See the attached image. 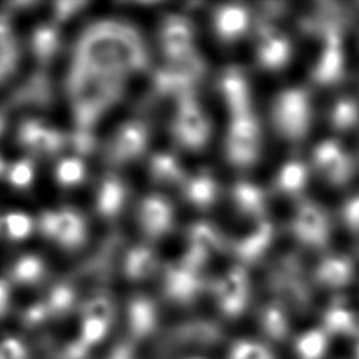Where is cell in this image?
<instances>
[{
  "instance_id": "obj_38",
  "label": "cell",
  "mask_w": 359,
  "mask_h": 359,
  "mask_svg": "<svg viewBox=\"0 0 359 359\" xmlns=\"http://www.w3.org/2000/svg\"><path fill=\"white\" fill-rule=\"evenodd\" d=\"M114 313H115V307H114L112 299L102 293L94 294L83 306V317L97 318L107 324H111L114 318Z\"/></svg>"
},
{
  "instance_id": "obj_6",
  "label": "cell",
  "mask_w": 359,
  "mask_h": 359,
  "mask_svg": "<svg viewBox=\"0 0 359 359\" xmlns=\"http://www.w3.org/2000/svg\"><path fill=\"white\" fill-rule=\"evenodd\" d=\"M205 72L206 63L195 49L160 66L153 74L151 90L158 97L180 98L194 93L196 83L202 80Z\"/></svg>"
},
{
  "instance_id": "obj_19",
  "label": "cell",
  "mask_w": 359,
  "mask_h": 359,
  "mask_svg": "<svg viewBox=\"0 0 359 359\" xmlns=\"http://www.w3.org/2000/svg\"><path fill=\"white\" fill-rule=\"evenodd\" d=\"M248 24L250 13L241 4H224L213 13L215 32L224 42H233L244 35Z\"/></svg>"
},
{
  "instance_id": "obj_20",
  "label": "cell",
  "mask_w": 359,
  "mask_h": 359,
  "mask_svg": "<svg viewBox=\"0 0 359 359\" xmlns=\"http://www.w3.org/2000/svg\"><path fill=\"white\" fill-rule=\"evenodd\" d=\"M272 224L266 220H259V223L250 233L233 241L231 250L241 262L251 264L264 255L272 241Z\"/></svg>"
},
{
  "instance_id": "obj_15",
  "label": "cell",
  "mask_w": 359,
  "mask_h": 359,
  "mask_svg": "<svg viewBox=\"0 0 359 359\" xmlns=\"http://www.w3.org/2000/svg\"><path fill=\"white\" fill-rule=\"evenodd\" d=\"M158 36L161 50L167 60L181 57L195 50L194 25L182 15H167L161 22Z\"/></svg>"
},
{
  "instance_id": "obj_40",
  "label": "cell",
  "mask_w": 359,
  "mask_h": 359,
  "mask_svg": "<svg viewBox=\"0 0 359 359\" xmlns=\"http://www.w3.org/2000/svg\"><path fill=\"white\" fill-rule=\"evenodd\" d=\"M65 144H66L65 135L43 123L34 151H38L42 154H55L59 150H62Z\"/></svg>"
},
{
  "instance_id": "obj_4",
  "label": "cell",
  "mask_w": 359,
  "mask_h": 359,
  "mask_svg": "<svg viewBox=\"0 0 359 359\" xmlns=\"http://www.w3.org/2000/svg\"><path fill=\"white\" fill-rule=\"evenodd\" d=\"M314 102L307 88L292 86L280 90L271 105V122L276 133L292 143L304 140L314 125Z\"/></svg>"
},
{
  "instance_id": "obj_10",
  "label": "cell",
  "mask_w": 359,
  "mask_h": 359,
  "mask_svg": "<svg viewBox=\"0 0 359 359\" xmlns=\"http://www.w3.org/2000/svg\"><path fill=\"white\" fill-rule=\"evenodd\" d=\"M293 57V42L290 38L271 25L259 21L257 27V60L265 70L278 72L285 69Z\"/></svg>"
},
{
  "instance_id": "obj_53",
  "label": "cell",
  "mask_w": 359,
  "mask_h": 359,
  "mask_svg": "<svg viewBox=\"0 0 359 359\" xmlns=\"http://www.w3.org/2000/svg\"><path fill=\"white\" fill-rule=\"evenodd\" d=\"M108 359H132L129 355V351L125 346H119L116 348L109 356Z\"/></svg>"
},
{
  "instance_id": "obj_56",
  "label": "cell",
  "mask_w": 359,
  "mask_h": 359,
  "mask_svg": "<svg viewBox=\"0 0 359 359\" xmlns=\"http://www.w3.org/2000/svg\"><path fill=\"white\" fill-rule=\"evenodd\" d=\"M3 171H4V163H3V160H1V157H0V175L3 174Z\"/></svg>"
},
{
  "instance_id": "obj_45",
  "label": "cell",
  "mask_w": 359,
  "mask_h": 359,
  "mask_svg": "<svg viewBox=\"0 0 359 359\" xmlns=\"http://www.w3.org/2000/svg\"><path fill=\"white\" fill-rule=\"evenodd\" d=\"M42 126H43V123L38 119H28V121L22 122V125L18 129L20 144L29 150H34Z\"/></svg>"
},
{
  "instance_id": "obj_48",
  "label": "cell",
  "mask_w": 359,
  "mask_h": 359,
  "mask_svg": "<svg viewBox=\"0 0 359 359\" xmlns=\"http://www.w3.org/2000/svg\"><path fill=\"white\" fill-rule=\"evenodd\" d=\"M86 7L84 1H57L53 4V20L65 22Z\"/></svg>"
},
{
  "instance_id": "obj_34",
  "label": "cell",
  "mask_w": 359,
  "mask_h": 359,
  "mask_svg": "<svg viewBox=\"0 0 359 359\" xmlns=\"http://www.w3.org/2000/svg\"><path fill=\"white\" fill-rule=\"evenodd\" d=\"M344 66V56L341 50V45L337 39L325 45L323 56H320L316 62L313 73L318 81H332L331 77H335Z\"/></svg>"
},
{
  "instance_id": "obj_1",
  "label": "cell",
  "mask_w": 359,
  "mask_h": 359,
  "mask_svg": "<svg viewBox=\"0 0 359 359\" xmlns=\"http://www.w3.org/2000/svg\"><path fill=\"white\" fill-rule=\"evenodd\" d=\"M73 65L126 79L149 66V52L135 27L119 20H101L77 39Z\"/></svg>"
},
{
  "instance_id": "obj_44",
  "label": "cell",
  "mask_w": 359,
  "mask_h": 359,
  "mask_svg": "<svg viewBox=\"0 0 359 359\" xmlns=\"http://www.w3.org/2000/svg\"><path fill=\"white\" fill-rule=\"evenodd\" d=\"M8 181L17 188L28 187L34 180V164L31 160H20L14 163L7 172Z\"/></svg>"
},
{
  "instance_id": "obj_28",
  "label": "cell",
  "mask_w": 359,
  "mask_h": 359,
  "mask_svg": "<svg viewBox=\"0 0 359 359\" xmlns=\"http://www.w3.org/2000/svg\"><path fill=\"white\" fill-rule=\"evenodd\" d=\"M60 46V36L57 28L45 22L38 25L31 35V50L39 63L45 65L52 60Z\"/></svg>"
},
{
  "instance_id": "obj_13",
  "label": "cell",
  "mask_w": 359,
  "mask_h": 359,
  "mask_svg": "<svg viewBox=\"0 0 359 359\" xmlns=\"http://www.w3.org/2000/svg\"><path fill=\"white\" fill-rule=\"evenodd\" d=\"M313 280L325 289H342L348 286L356 276L355 261L341 252H320L311 268Z\"/></svg>"
},
{
  "instance_id": "obj_31",
  "label": "cell",
  "mask_w": 359,
  "mask_h": 359,
  "mask_svg": "<svg viewBox=\"0 0 359 359\" xmlns=\"http://www.w3.org/2000/svg\"><path fill=\"white\" fill-rule=\"evenodd\" d=\"M150 174L160 184H184L185 172L177 157L170 153H157L150 160Z\"/></svg>"
},
{
  "instance_id": "obj_26",
  "label": "cell",
  "mask_w": 359,
  "mask_h": 359,
  "mask_svg": "<svg viewBox=\"0 0 359 359\" xmlns=\"http://www.w3.org/2000/svg\"><path fill=\"white\" fill-rule=\"evenodd\" d=\"M233 202L237 209L248 217L261 219L265 213V195L255 184L240 181L231 191Z\"/></svg>"
},
{
  "instance_id": "obj_43",
  "label": "cell",
  "mask_w": 359,
  "mask_h": 359,
  "mask_svg": "<svg viewBox=\"0 0 359 359\" xmlns=\"http://www.w3.org/2000/svg\"><path fill=\"white\" fill-rule=\"evenodd\" d=\"M109 328V324L90 317H83L81 325H80V337L79 339L86 346H93L94 344H98L107 334Z\"/></svg>"
},
{
  "instance_id": "obj_27",
  "label": "cell",
  "mask_w": 359,
  "mask_h": 359,
  "mask_svg": "<svg viewBox=\"0 0 359 359\" xmlns=\"http://www.w3.org/2000/svg\"><path fill=\"white\" fill-rule=\"evenodd\" d=\"M310 180L311 174L306 161L289 160L276 174V188L283 194L296 195L307 187Z\"/></svg>"
},
{
  "instance_id": "obj_21",
  "label": "cell",
  "mask_w": 359,
  "mask_h": 359,
  "mask_svg": "<svg viewBox=\"0 0 359 359\" xmlns=\"http://www.w3.org/2000/svg\"><path fill=\"white\" fill-rule=\"evenodd\" d=\"M53 90L49 76L43 70L32 73L17 88L13 102L22 107L45 108L52 104Z\"/></svg>"
},
{
  "instance_id": "obj_18",
  "label": "cell",
  "mask_w": 359,
  "mask_h": 359,
  "mask_svg": "<svg viewBox=\"0 0 359 359\" xmlns=\"http://www.w3.org/2000/svg\"><path fill=\"white\" fill-rule=\"evenodd\" d=\"M219 90L231 116L251 112L250 86L238 67L229 66L223 70L219 79Z\"/></svg>"
},
{
  "instance_id": "obj_16",
  "label": "cell",
  "mask_w": 359,
  "mask_h": 359,
  "mask_svg": "<svg viewBox=\"0 0 359 359\" xmlns=\"http://www.w3.org/2000/svg\"><path fill=\"white\" fill-rule=\"evenodd\" d=\"M205 286L199 272L185 266L182 262L171 264L164 271L163 290L165 296L181 304L191 303Z\"/></svg>"
},
{
  "instance_id": "obj_8",
  "label": "cell",
  "mask_w": 359,
  "mask_h": 359,
  "mask_svg": "<svg viewBox=\"0 0 359 359\" xmlns=\"http://www.w3.org/2000/svg\"><path fill=\"white\" fill-rule=\"evenodd\" d=\"M171 130L175 140L189 150H199L209 140L210 123L194 93L177 98Z\"/></svg>"
},
{
  "instance_id": "obj_46",
  "label": "cell",
  "mask_w": 359,
  "mask_h": 359,
  "mask_svg": "<svg viewBox=\"0 0 359 359\" xmlns=\"http://www.w3.org/2000/svg\"><path fill=\"white\" fill-rule=\"evenodd\" d=\"M70 144L79 154H88L95 147V137L93 135V130H81L74 129V132L70 133Z\"/></svg>"
},
{
  "instance_id": "obj_22",
  "label": "cell",
  "mask_w": 359,
  "mask_h": 359,
  "mask_svg": "<svg viewBox=\"0 0 359 359\" xmlns=\"http://www.w3.org/2000/svg\"><path fill=\"white\" fill-rule=\"evenodd\" d=\"M87 229L83 216L72 209L63 208L57 210V220L53 240L63 248L74 250L86 241Z\"/></svg>"
},
{
  "instance_id": "obj_9",
  "label": "cell",
  "mask_w": 359,
  "mask_h": 359,
  "mask_svg": "<svg viewBox=\"0 0 359 359\" xmlns=\"http://www.w3.org/2000/svg\"><path fill=\"white\" fill-rule=\"evenodd\" d=\"M122 243L123 240L119 233L108 236L87 259L74 268L67 280L76 286V283L95 285L108 279L115 268Z\"/></svg>"
},
{
  "instance_id": "obj_3",
  "label": "cell",
  "mask_w": 359,
  "mask_h": 359,
  "mask_svg": "<svg viewBox=\"0 0 359 359\" xmlns=\"http://www.w3.org/2000/svg\"><path fill=\"white\" fill-rule=\"evenodd\" d=\"M311 178L334 191H349L356 177V160L346 140L327 135L310 149L307 158Z\"/></svg>"
},
{
  "instance_id": "obj_14",
  "label": "cell",
  "mask_w": 359,
  "mask_h": 359,
  "mask_svg": "<svg viewBox=\"0 0 359 359\" xmlns=\"http://www.w3.org/2000/svg\"><path fill=\"white\" fill-rule=\"evenodd\" d=\"M220 310L229 317L240 316L248 302V276L243 266H234L216 280L213 287Z\"/></svg>"
},
{
  "instance_id": "obj_23",
  "label": "cell",
  "mask_w": 359,
  "mask_h": 359,
  "mask_svg": "<svg viewBox=\"0 0 359 359\" xmlns=\"http://www.w3.org/2000/svg\"><path fill=\"white\" fill-rule=\"evenodd\" d=\"M126 201V187L123 181L114 174L102 178L95 198L97 210L104 217L116 216Z\"/></svg>"
},
{
  "instance_id": "obj_47",
  "label": "cell",
  "mask_w": 359,
  "mask_h": 359,
  "mask_svg": "<svg viewBox=\"0 0 359 359\" xmlns=\"http://www.w3.org/2000/svg\"><path fill=\"white\" fill-rule=\"evenodd\" d=\"M320 348H323V337L318 332H309L297 342L299 353L304 359L316 358L320 353Z\"/></svg>"
},
{
  "instance_id": "obj_36",
  "label": "cell",
  "mask_w": 359,
  "mask_h": 359,
  "mask_svg": "<svg viewBox=\"0 0 359 359\" xmlns=\"http://www.w3.org/2000/svg\"><path fill=\"white\" fill-rule=\"evenodd\" d=\"M76 300V289L69 282H59L56 283L48 293L43 303L48 307V311L50 316H60L67 313Z\"/></svg>"
},
{
  "instance_id": "obj_41",
  "label": "cell",
  "mask_w": 359,
  "mask_h": 359,
  "mask_svg": "<svg viewBox=\"0 0 359 359\" xmlns=\"http://www.w3.org/2000/svg\"><path fill=\"white\" fill-rule=\"evenodd\" d=\"M3 226L10 238L22 240L31 233L34 223L31 217L22 212H10L4 216Z\"/></svg>"
},
{
  "instance_id": "obj_2",
  "label": "cell",
  "mask_w": 359,
  "mask_h": 359,
  "mask_svg": "<svg viewBox=\"0 0 359 359\" xmlns=\"http://www.w3.org/2000/svg\"><path fill=\"white\" fill-rule=\"evenodd\" d=\"M125 83L123 77L93 72L72 63L66 77V91L76 129L93 130L100 118L122 98Z\"/></svg>"
},
{
  "instance_id": "obj_7",
  "label": "cell",
  "mask_w": 359,
  "mask_h": 359,
  "mask_svg": "<svg viewBox=\"0 0 359 359\" xmlns=\"http://www.w3.org/2000/svg\"><path fill=\"white\" fill-rule=\"evenodd\" d=\"M226 157L236 167H250L261 153V128L251 112L231 116L226 136Z\"/></svg>"
},
{
  "instance_id": "obj_30",
  "label": "cell",
  "mask_w": 359,
  "mask_h": 359,
  "mask_svg": "<svg viewBox=\"0 0 359 359\" xmlns=\"http://www.w3.org/2000/svg\"><path fill=\"white\" fill-rule=\"evenodd\" d=\"M18 43L7 18L0 15V81L6 80L17 67Z\"/></svg>"
},
{
  "instance_id": "obj_52",
  "label": "cell",
  "mask_w": 359,
  "mask_h": 359,
  "mask_svg": "<svg viewBox=\"0 0 359 359\" xmlns=\"http://www.w3.org/2000/svg\"><path fill=\"white\" fill-rule=\"evenodd\" d=\"M8 297H10V292H8V286L4 280L0 279V317L6 313L7 306H8Z\"/></svg>"
},
{
  "instance_id": "obj_50",
  "label": "cell",
  "mask_w": 359,
  "mask_h": 359,
  "mask_svg": "<svg viewBox=\"0 0 359 359\" xmlns=\"http://www.w3.org/2000/svg\"><path fill=\"white\" fill-rule=\"evenodd\" d=\"M56 220H57V210H45L41 213L39 220H38V226L41 233L53 240L55 236V229H56Z\"/></svg>"
},
{
  "instance_id": "obj_42",
  "label": "cell",
  "mask_w": 359,
  "mask_h": 359,
  "mask_svg": "<svg viewBox=\"0 0 359 359\" xmlns=\"http://www.w3.org/2000/svg\"><path fill=\"white\" fill-rule=\"evenodd\" d=\"M261 323L264 331L273 338L282 337L286 331L285 314L276 304H269L262 310Z\"/></svg>"
},
{
  "instance_id": "obj_39",
  "label": "cell",
  "mask_w": 359,
  "mask_h": 359,
  "mask_svg": "<svg viewBox=\"0 0 359 359\" xmlns=\"http://www.w3.org/2000/svg\"><path fill=\"white\" fill-rule=\"evenodd\" d=\"M229 359H273V355L265 345L243 339L233 344Z\"/></svg>"
},
{
  "instance_id": "obj_5",
  "label": "cell",
  "mask_w": 359,
  "mask_h": 359,
  "mask_svg": "<svg viewBox=\"0 0 359 359\" xmlns=\"http://www.w3.org/2000/svg\"><path fill=\"white\" fill-rule=\"evenodd\" d=\"M289 227L302 247L320 254L330 248L337 224L334 215L321 203L304 199L296 206Z\"/></svg>"
},
{
  "instance_id": "obj_17",
  "label": "cell",
  "mask_w": 359,
  "mask_h": 359,
  "mask_svg": "<svg viewBox=\"0 0 359 359\" xmlns=\"http://www.w3.org/2000/svg\"><path fill=\"white\" fill-rule=\"evenodd\" d=\"M139 222L149 237L160 238L165 236L174 224L171 203L161 195L146 196L139 208Z\"/></svg>"
},
{
  "instance_id": "obj_11",
  "label": "cell",
  "mask_w": 359,
  "mask_h": 359,
  "mask_svg": "<svg viewBox=\"0 0 359 359\" xmlns=\"http://www.w3.org/2000/svg\"><path fill=\"white\" fill-rule=\"evenodd\" d=\"M149 143V128L133 119L125 122L112 136L107 147V158L114 164H125L143 154Z\"/></svg>"
},
{
  "instance_id": "obj_25",
  "label": "cell",
  "mask_w": 359,
  "mask_h": 359,
  "mask_svg": "<svg viewBox=\"0 0 359 359\" xmlns=\"http://www.w3.org/2000/svg\"><path fill=\"white\" fill-rule=\"evenodd\" d=\"M219 194L216 180L209 172H199L184 181V196L198 208H209Z\"/></svg>"
},
{
  "instance_id": "obj_33",
  "label": "cell",
  "mask_w": 359,
  "mask_h": 359,
  "mask_svg": "<svg viewBox=\"0 0 359 359\" xmlns=\"http://www.w3.org/2000/svg\"><path fill=\"white\" fill-rule=\"evenodd\" d=\"M335 224L353 237H359V188L346 191L337 215Z\"/></svg>"
},
{
  "instance_id": "obj_12",
  "label": "cell",
  "mask_w": 359,
  "mask_h": 359,
  "mask_svg": "<svg viewBox=\"0 0 359 359\" xmlns=\"http://www.w3.org/2000/svg\"><path fill=\"white\" fill-rule=\"evenodd\" d=\"M324 119L328 135L346 140L359 130V97L349 91L335 94L325 107Z\"/></svg>"
},
{
  "instance_id": "obj_35",
  "label": "cell",
  "mask_w": 359,
  "mask_h": 359,
  "mask_svg": "<svg viewBox=\"0 0 359 359\" xmlns=\"http://www.w3.org/2000/svg\"><path fill=\"white\" fill-rule=\"evenodd\" d=\"M45 269V262L41 257L25 254L14 262L11 268V278L22 285L35 283L43 278Z\"/></svg>"
},
{
  "instance_id": "obj_24",
  "label": "cell",
  "mask_w": 359,
  "mask_h": 359,
  "mask_svg": "<svg viewBox=\"0 0 359 359\" xmlns=\"http://www.w3.org/2000/svg\"><path fill=\"white\" fill-rule=\"evenodd\" d=\"M157 321L154 303L146 296H136L128 306V323L133 337L142 338L151 332Z\"/></svg>"
},
{
  "instance_id": "obj_32",
  "label": "cell",
  "mask_w": 359,
  "mask_h": 359,
  "mask_svg": "<svg viewBox=\"0 0 359 359\" xmlns=\"http://www.w3.org/2000/svg\"><path fill=\"white\" fill-rule=\"evenodd\" d=\"M188 238L189 245L202 250L208 255L224 250V240L220 231L206 222L194 223L188 230Z\"/></svg>"
},
{
  "instance_id": "obj_37",
  "label": "cell",
  "mask_w": 359,
  "mask_h": 359,
  "mask_svg": "<svg viewBox=\"0 0 359 359\" xmlns=\"http://www.w3.org/2000/svg\"><path fill=\"white\" fill-rule=\"evenodd\" d=\"M55 177L57 184L63 187L77 185L86 177V165L79 157H66L57 163Z\"/></svg>"
},
{
  "instance_id": "obj_51",
  "label": "cell",
  "mask_w": 359,
  "mask_h": 359,
  "mask_svg": "<svg viewBox=\"0 0 359 359\" xmlns=\"http://www.w3.org/2000/svg\"><path fill=\"white\" fill-rule=\"evenodd\" d=\"M49 311H48V307L43 302H39L34 306H31L27 313H25V323L29 324V325H35V324H39L42 323L46 317H49Z\"/></svg>"
},
{
  "instance_id": "obj_29",
  "label": "cell",
  "mask_w": 359,
  "mask_h": 359,
  "mask_svg": "<svg viewBox=\"0 0 359 359\" xmlns=\"http://www.w3.org/2000/svg\"><path fill=\"white\" fill-rule=\"evenodd\" d=\"M157 266V257L146 245L132 247L123 258V272L129 279H143Z\"/></svg>"
},
{
  "instance_id": "obj_55",
  "label": "cell",
  "mask_w": 359,
  "mask_h": 359,
  "mask_svg": "<svg viewBox=\"0 0 359 359\" xmlns=\"http://www.w3.org/2000/svg\"><path fill=\"white\" fill-rule=\"evenodd\" d=\"M3 126H4V118H3V115L0 114V132L3 130Z\"/></svg>"
},
{
  "instance_id": "obj_49",
  "label": "cell",
  "mask_w": 359,
  "mask_h": 359,
  "mask_svg": "<svg viewBox=\"0 0 359 359\" xmlns=\"http://www.w3.org/2000/svg\"><path fill=\"white\" fill-rule=\"evenodd\" d=\"M25 346L17 338H6L0 342V359H25Z\"/></svg>"
},
{
  "instance_id": "obj_54",
  "label": "cell",
  "mask_w": 359,
  "mask_h": 359,
  "mask_svg": "<svg viewBox=\"0 0 359 359\" xmlns=\"http://www.w3.org/2000/svg\"><path fill=\"white\" fill-rule=\"evenodd\" d=\"M355 49H356V55H358V57H359V32H358V35H356V41H355Z\"/></svg>"
}]
</instances>
